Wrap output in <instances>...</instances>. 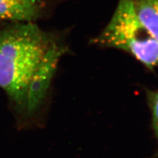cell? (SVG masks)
<instances>
[{
  "label": "cell",
  "mask_w": 158,
  "mask_h": 158,
  "mask_svg": "<svg viewBox=\"0 0 158 158\" xmlns=\"http://www.w3.org/2000/svg\"><path fill=\"white\" fill-rule=\"evenodd\" d=\"M66 46L35 22L0 29V87L19 124L38 111Z\"/></svg>",
  "instance_id": "6da1fadb"
},
{
  "label": "cell",
  "mask_w": 158,
  "mask_h": 158,
  "mask_svg": "<svg viewBox=\"0 0 158 158\" xmlns=\"http://www.w3.org/2000/svg\"><path fill=\"white\" fill-rule=\"evenodd\" d=\"M93 42L127 52L151 70L158 66V43L138 18L133 0H118L108 24Z\"/></svg>",
  "instance_id": "7a4b0ae2"
},
{
  "label": "cell",
  "mask_w": 158,
  "mask_h": 158,
  "mask_svg": "<svg viewBox=\"0 0 158 158\" xmlns=\"http://www.w3.org/2000/svg\"><path fill=\"white\" fill-rule=\"evenodd\" d=\"M45 0H0V20L35 22L41 17Z\"/></svg>",
  "instance_id": "3957f363"
},
{
  "label": "cell",
  "mask_w": 158,
  "mask_h": 158,
  "mask_svg": "<svg viewBox=\"0 0 158 158\" xmlns=\"http://www.w3.org/2000/svg\"><path fill=\"white\" fill-rule=\"evenodd\" d=\"M138 18L158 43V0H133Z\"/></svg>",
  "instance_id": "277c9868"
},
{
  "label": "cell",
  "mask_w": 158,
  "mask_h": 158,
  "mask_svg": "<svg viewBox=\"0 0 158 158\" xmlns=\"http://www.w3.org/2000/svg\"><path fill=\"white\" fill-rule=\"evenodd\" d=\"M148 100L152 115V124L158 140V90L148 92Z\"/></svg>",
  "instance_id": "5b68a950"
}]
</instances>
